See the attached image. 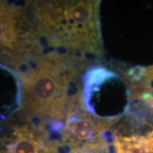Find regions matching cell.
Masks as SVG:
<instances>
[{
    "mask_svg": "<svg viewBox=\"0 0 153 153\" xmlns=\"http://www.w3.org/2000/svg\"><path fill=\"white\" fill-rule=\"evenodd\" d=\"M36 64L19 75L22 87V107L30 118H50L65 122L70 108L81 91L72 96L70 86L78 70V57L53 53L38 55Z\"/></svg>",
    "mask_w": 153,
    "mask_h": 153,
    "instance_id": "6da1fadb",
    "label": "cell"
},
{
    "mask_svg": "<svg viewBox=\"0 0 153 153\" xmlns=\"http://www.w3.org/2000/svg\"><path fill=\"white\" fill-rule=\"evenodd\" d=\"M34 10L38 33L54 46L72 54L100 53L98 1H42Z\"/></svg>",
    "mask_w": 153,
    "mask_h": 153,
    "instance_id": "7a4b0ae2",
    "label": "cell"
},
{
    "mask_svg": "<svg viewBox=\"0 0 153 153\" xmlns=\"http://www.w3.org/2000/svg\"><path fill=\"white\" fill-rule=\"evenodd\" d=\"M55 144L35 127L15 126L4 153H60Z\"/></svg>",
    "mask_w": 153,
    "mask_h": 153,
    "instance_id": "3957f363",
    "label": "cell"
}]
</instances>
